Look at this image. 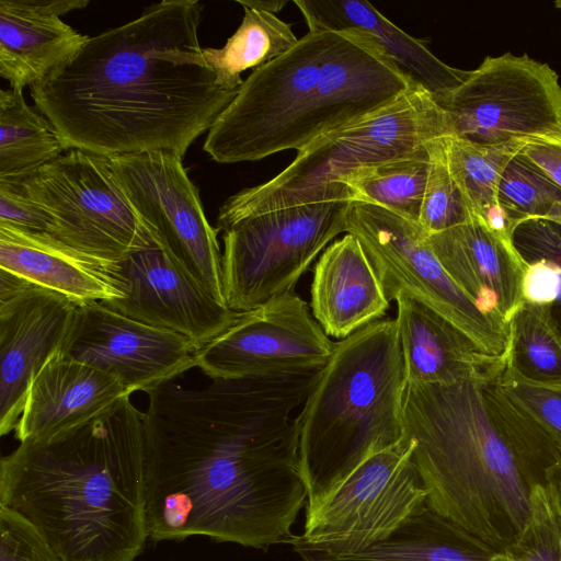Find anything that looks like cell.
Wrapping results in <instances>:
<instances>
[{
  "mask_svg": "<svg viewBox=\"0 0 561 561\" xmlns=\"http://www.w3.org/2000/svg\"><path fill=\"white\" fill-rule=\"evenodd\" d=\"M320 371L147 391L148 538L290 545L308 496L297 415Z\"/></svg>",
  "mask_w": 561,
  "mask_h": 561,
  "instance_id": "6da1fadb",
  "label": "cell"
},
{
  "mask_svg": "<svg viewBox=\"0 0 561 561\" xmlns=\"http://www.w3.org/2000/svg\"><path fill=\"white\" fill-rule=\"evenodd\" d=\"M203 4L163 0L90 36L66 65L30 87L66 150L104 157L169 151L183 158L238 91L218 83L198 38Z\"/></svg>",
  "mask_w": 561,
  "mask_h": 561,
  "instance_id": "7a4b0ae2",
  "label": "cell"
},
{
  "mask_svg": "<svg viewBox=\"0 0 561 561\" xmlns=\"http://www.w3.org/2000/svg\"><path fill=\"white\" fill-rule=\"evenodd\" d=\"M504 369L408 383L403 400L427 505L501 550L527 526L533 489L547 486L548 470L561 462L554 442L502 390Z\"/></svg>",
  "mask_w": 561,
  "mask_h": 561,
  "instance_id": "3957f363",
  "label": "cell"
},
{
  "mask_svg": "<svg viewBox=\"0 0 561 561\" xmlns=\"http://www.w3.org/2000/svg\"><path fill=\"white\" fill-rule=\"evenodd\" d=\"M0 505L60 561H134L148 538L144 412L124 398L100 417L0 461Z\"/></svg>",
  "mask_w": 561,
  "mask_h": 561,
  "instance_id": "277c9868",
  "label": "cell"
},
{
  "mask_svg": "<svg viewBox=\"0 0 561 561\" xmlns=\"http://www.w3.org/2000/svg\"><path fill=\"white\" fill-rule=\"evenodd\" d=\"M414 87L367 38L309 31L251 72L208 130L203 149L228 164L298 152Z\"/></svg>",
  "mask_w": 561,
  "mask_h": 561,
  "instance_id": "5b68a950",
  "label": "cell"
},
{
  "mask_svg": "<svg viewBox=\"0 0 561 561\" xmlns=\"http://www.w3.org/2000/svg\"><path fill=\"white\" fill-rule=\"evenodd\" d=\"M405 388L396 319H379L335 343L297 415L306 516L362 462L405 437Z\"/></svg>",
  "mask_w": 561,
  "mask_h": 561,
  "instance_id": "8992f818",
  "label": "cell"
},
{
  "mask_svg": "<svg viewBox=\"0 0 561 561\" xmlns=\"http://www.w3.org/2000/svg\"><path fill=\"white\" fill-rule=\"evenodd\" d=\"M451 136L445 110L414 87L392 103L327 133L270 181L244 188L220 207L218 230L261 213L355 197L342 181L353 171L412 153L430 140Z\"/></svg>",
  "mask_w": 561,
  "mask_h": 561,
  "instance_id": "52a82bcc",
  "label": "cell"
},
{
  "mask_svg": "<svg viewBox=\"0 0 561 561\" xmlns=\"http://www.w3.org/2000/svg\"><path fill=\"white\" fill-rule=\"evenodd\" d=\"M351 201L317 202L249 216L222 229V289L236 312L293 291L346 229Z\"/></svg>",
  "mask_w": 561,
  "mask_h": 561,
  "instance_id": "ba28073f",
  "label": "cell"
},
{
  "mask_svg": "<svg viewBox=\"0 0 561 561\" xmlns=\"http://www.w3.org/2000/svg\"><path fill=\"white\" fill-rule=\"evenodd\" d=\"M21 184L49 218L50 234L80 251L117 262L160 245L125 196L108 157L70 149Z\"/></svg>",
  "mask_w": 561,
  "mask_h": 561,
  "instance_id": "9c48e42d",
  "label": "cell"
},
{
  "mask_svg": "<svg viewBox=\"0 0 561 561\" xmlns=\"http://www.w3.org/2000/svg\"><path fill=\"white\" fill-rule=\"evenodd\" d=\"M345 232L362 243L389 301L405 291L453 323L482 353L506 360L508 324L483 313L456 284L419 224L376 204L352 202Z\"/></svg>",
  "mask_w": 561,
  "mask_h": 561,
  "instance_id": "30bf717a",
  "label": "cell"
},
{
  "mask_svg": "<svg viewBox=\"0 0 561 561\" xmlns=\"http://www.w3.org/2000/svg\"><path fill=\"white\" fill-rule=\"evenodd\" d=\"M110 160L125 196L161 248L198 286L226 305L219 230L208 222L183 158L169 151H149Z\"/></svg>",
  "mask_w": 561,
  "mask_h": 561,
  "instance_id": "8fae6325",
  "label": "cell"
},
{
  "mask_svg": "<svg viewBox=\"0 0 561 561\" xmlns=\"http://www.w3.org/2000/svg\"><path fill=\"white\" fill-rule=\"evenodd\" d=\"M451 136L497 145L561 130L557 72L524 54L483 59L440 105Z\"/></svg>",
  "mask_w": 561,
  "mask_h": 561,
  "instance_id": "7c38bea8",
  "label": "cell"
},
{
  "mask_svg": "<svg viewBox=\"0 0 561 561\" xmlns=\"http://www.w3.org/2000/svg\"><path fill=\"white\" fill-rule=\"evenodd\" d=\"M335 343L293 291L238 312L218 336L196 350L195 367L211 379H251L320 371Z\"/></svg>",
  "mask_w": 561,
  "mask_h": 561,
  "instance_id": "4fadbf2b",
  "label": "cell"
},
{
  "mask_svg": "<svg viewBox=\"0 0 561 561\" xmlns=\"http://www.w3.org/2000/svg\"><path fill=\"white\" fill-rule=\"evenodd\" d=\"M413 447L405 435L362 462L306 516L300 538L327 550L360 548L386 538L425 507L428 493L412 461Z\"/></svg>",
  "mask_w": 561,
  "mask_h": 561,
  "instance_id": "5bb4252c",
  "label": "cell"
},
{
  "mask_svg": "<svg viewBox=\"0 0 561 561\" xmlns=\"http://www.w3.org/2000/svg\"><path fill=\"white\" fill-rule=\"evenodd\" d=\"M78 304L0 270V434L14 431L30 386L64 352Z\"/></svg>",
  "mask_w": 561,
  "mask_h": 561,
  "instance_id": "9a60e30c",
  "label": "cell"
},
{
  "mask_svg": "<svg viewBox=\"0 0 561 561\" xmlns=\"http://www.w3.org/2000/svg\"><path fill=\"white\" fill-rule=\"evenodd\" d=\"M196 350L181 334L90 301L78 306L62 353L117 378L131 394L147 392L195 367Z\"/></svg>",
  "mask_w": 561,
  "mask_h": 561,
  "instance_id": "2e32d148",
  "label": "cell"
},
{
  "mask_svg": "<svg viewBox=\"0 0 561 561\" xmlns=\"http://www.w3.org/2000/svg\"><path fill=\"white\" fill-rule=\"evenodd\" d=\"M115 272L124 297L104 305L130 319L181 334L197 350L238 316L198 286L160 245L115 262Z\"/></svg>",
  "mask_w": 561,
  "mask_h": 561,
  "instance_id": "e0dca14e",
  "label": "cell"
},
{
  "mask_svg": "<svg viewBox=\"0 0 561 561\" xmlns=\"http://www.w3.org/2000/svg\"><path fill=\"white\" fill-rule=\"evenodd\" d=\"M426 242L456 284L492 319L507 323L524 302L527 265L514 244L494 234L476 216L426 236Z\"/></svg>",
  "mask_w": 561,
  "mask_h": 561,
  "instance_id": "ac0fdd59",
  "label": "cell"
},
{
  "mask_svg": "<svg viewBox=\"0 0 561 561\" xmlns=\"http://www.w3.org/2000/svg\"><path fill=\"white\" fill-rule=\"evenodd\" d=\"M130 397L121 381L90 365L56 354L33 379L14 430L24 440H47L105 414Z\"/></svg>",
  "mask_w": 561,
  "mask_h": 561,
  "instance_id": "d6986e66",
  "label": "cell"
},
{
  "mask_svg": "<svg viewBox=\"0 0 561 561\" xmlns=\"http://www.w3.org/2000/svg\"><path fill=\"white\" fill-rule=\"evenodd\" d=\"M89 0H0V76L11 89L37 83L71 60L90 36L62 15Z\"/></svg>",
  "mask_w": 561,
  "mask_h": 561,
  "instance_id": "ffe728a7",
  "label": "cell"
},
{
  "mask_svg": "<svg viewBox=\"0 0 561 561\" xmlns=\"http://www.w3.org/2000/svg\"><path fill=\"white\" fill-rule=\"evenodd\" d=\"M0 270L78 305L124 297L115 262L80 251L48 232L0 222Z\"/></svg>",
  "mask_w": 561,
  "mask_h": 561,
  "instance_id": "44dd1931",
  "label": "cell"
},
{
  "mask_svg": "<svg viewBox=\"0 0 561 561\" xmlns=\"http://www.w3.org/2000/svg\"><path fill=\"white\" fill-rule=\"evenodd\" d=\"M309 31L350 32L367 38L415 85L442 105L470 70L448 66L423 42L393 24L365 0H295Z\"/></svg>",
  "mask_w": 561,
  "mask_h": 561,
  "instance_id": "7402d4cb",
  "label": "cell"
},
{
  "mask_svg": "<svg viewBox=\"0 0 561 561\" xmlns=\"http://www.w3.org/2000/svg\"><path fill=\"white\" fill-rule=\"evenodd\" d=\"M310 295L312 316L329 336L340 340L382 319L390 302L362 243L351 233L321 253Z\"/></svg>",
  "mask_w": 561,
  "mask_h": 561,
  "instance_id": "603a6c76",
  "label": "cell"
},
{
  "mask_svg": "<svg viewBox=\"0 0 561 561\" xmlns=\"http://www.w3.org/2000/svg\"><path fill=\"white\" fill-rule=\"evenodd\" d=\"M397 328L408 383L449 385L506 367L432 308L399 291Z\"/></svg>",
  "mask_w": 561,
  "mask_h": 561,
  "instance_id": "cb8c5ba5",
  "label": "cell"
},
{
  "mask_svg": "<svg viewBox=\"0 0 561 561\" xmlns=\"http://www.w3.org/2000/svg\"><path fill=\"white\" fill-rule=\"evenodd\" d=\"M293 550L304 561H511L501 550L442 516L428 505L386 538L365 547L327 550L296 536Z\"/></svg>",
  "mask_w": 561,
  "mask_h": 561,
  "instance_id": "d4e9b609",
  "label": "cell"
},
{
  "mask_svg": "<svg viewBox=\"0 0 561 561\" xmlns=\"http://www.w3.org/2000/svg\"><path fill=\"white\" fill-rule=\"evenodd\" d=\"M65 150L56 129L27 105L22 90L0 91L1 182L21 183Z\"/></svg>",
  "mask_w": 561,
  "mask_h": 561,
  "instance_id": "484cf974",
  "label": "cell"
},
{
  "mask_svg": "<svg viewBox=\"0 0 561 561\" xmlns=\"http://www.w3.org/2000/svg\"><path fill=\"white\" fill-rule=\"evenodd\" d=\"M242 7V22L224 47L204 48L218 83L230 91L240 89L244 81L241 79L243 71L284 55L298 42L291 25L274 13Z\"/></svg>",
  "mask_w": 561,
  "mask_h": 561,
  "instance_id": "4316f807",
  "label": "cell"
},
{
  "mask_svg": "<svg viewBox=\"0 0 561 561\" xmlns=\"http://www.w3.org/2000/svg\"><path fill=\"white\" fill-rule=\"evenodd\" d=\"M507 324L505 369L529 383L561 387V331L548 307L524 301Z\"/></svg>",
  "mask_w": 561,
  "mask_h": 561,
  "instance_id": "83f0119b",
  "label": "cell"
},
{
  "mask_svg": "<svg viewBox=\"0 0 561 561\" xmlns=\"http://www.w3.org/2000/svg\"><path fill=\"white\" fill-rule=\"evenodd\" d=\"M428 169L424 144L410 154L357 169L342 184L350 187L355 202L376 204L419 224Z\"/></svg>",
  "mask_w": 561,
  "mask_h": 561,
  "instance_id": "f1b7e54d",
  "label": "cell"
},
{
  "mask_svg": "<svg viewBox=\"0 0 561 561\" xmlns=\"http://www.w3.org/2000/svg\"><path fill=\"white\" fill-rule=\"evenodd\" d=\"M444 144L451 176L472 215L481 218L497 204V187L503 170L526 142L522 139L482 145L447 136Z\"/></svg>",
  "mask_w": 561,
  "mask_h": 561,
  "instance_id": "f546056e",
  "label": "cell"
},
{
  "mask_svg": "<svg viewBox=\"0 0 561 561\" xmlns=\"http://www.w3.org/2000/svg\"><path fill=\"white\" fill-rule=\"evenodd\" d=\"M497 203L517 226L537 218L561 224V187L520 151L503 170Z\"/></svg>",
  "mask_w": 561,
  "mask_h": 561,
  "instance_id": "4dcf8cb0",
  "label": "cell"
},
{
  "mask_svg": "<svg viewBox=\"0 0 561 561\" xmlns=\"http://www.w3.org/2000/svg\"><path fill=\"white\" fill-rule=\"evenodd\" d=\"M444 138L426 142L430 169L419 219L426 236L462 225L473 217L449 171Z\"/></svg>",
  "mask_w": 561,
  "mask_h": 561,
  "instance_id": "1f68e13d",
  "label": "cell"
},
{
  "mask_svg": "<svg viewBox=\"0 0 561 561\" xmlns=\"http://www.w3.org/2000/svg\"><path fill=\"white\" fill-rule=\"evenodd\" d=\"M505 551L511 561H561V510L547 486L533 489L530 519Z\"/></svg>",
  "mask_w": 561,
  "mask_h": 561,
  "instance_id": "d6a6232c",
  "label": "cell"
},
{
  "mask_svg": "<svg viewBox=\"0 0 561 561\" xmlns=\"http://www.w3.org/2000/svg\"><path fill=\"white\" fill-rule=\"evenodd\" d=\"M500 385L508 399L527 413L561 451V387L529 383L506 369L500 377Z\"/></svg>",
  "mask_w": 561,
  "mask_h": 561,
  "instance_id": "836d02e7",
  "label": "cell"
},
{
  "mask_svg": "<svg viewBox=\"0 0 561 561\" xmlns=\"http://www.w3.org/2000/svg\"><path fill=\"white\" fill-rule=\"evenodd\" d=\"M513 244L525 264L547 261L560 276V290L549 312L561 331V224L548 219H528L513 232Z\"/></svg>",
  "mask_w": 561,
  "mask_h": 561,
  "instance_id": "e575fe53",
  "label": "cell"
},
{
  "mask_svg": "<svg viewBox=\"0 0 561 561\" xmlns=\"http://www.w3.org/2000/svg\"><path fill=\"white\" fill-rule=\"evenodd\" d=\"M0 561H60L26 518L0 505Z\"/></svg>",
  "mask_w": 561,
  "mask_h": 561,
  "instance_id": "d590c367",
  "label": "cell"
},
{
  "mask_svg": "<svg viewBox=\"0 0 561 561\" xmlns=\"http://www.w3.org/2000/svg\"><path fill=\"white\" fill-rule=\"evenodd\" d=\"M0 222L50 233L49 218L27 196L21 183L0 181Z\"/></svg>",
  "mask_w": 561,
  "mask_h": 561,
  "instance_id": "8d00e7d4",
  "label": "cell"
},
{
  "mask_svg": "<svg viewBox=\"0 0 561 561\" xmlns=\"http://www.w3.org/2000/svg\"><path fill=\"white\" fill-rule=\"evenodd\" d=\"M522 293L526 302L551 307L560 290L558 268L547 261L526 264Z\"/></svg>",
  "mask_w": 561,
  "mask_h": 561,
  "instance_id": "74e56055",
  "label": "cell"
},
{
  "mask_svg": "<svg viewBox=\"0 0 561 561\" xmlns=\"http://www.w3.org/2000/svg\"><path fill=\"white\" fill-rule=\"evenodd\" d=\"M523 140L520 152L561 187V130Z\"/></svg>",
  "mask_w": 561,
  "mask_h": 561,
  "instance_id": "f35d334b",
  "label": "cell"
},
{
  "mask_svg": "<svg viewBox=\"0 0 561 561\" xmlns=\"http://www.w3.org/2000/svg\"><path fill=\"white\" fill-rule=\"evenodd\" d=\"M546 481L553 501L561 510V462L548 470Z\"/></svg>",
  "mask_w": 561,
  "mask_h": 561,
  "instance_id": "ab89813d",
  "label": "cell"
},
{
  "mask_svg": "<svg viewBox=\"0 0 561 561\" xmlns=\"http://www.w3.org/2000/svg\"><path fill=\"white\" fill-rule=\"evenodd\" d=\"M239 4L241 5H245V7H249V8H252V9H256V10H261V11H265V12H271V13H276L278 11H280L285 4L287 3V1H262V0H248V1H244V0H238L237 1Z\"/></svg>",
  "mask_w": 561,
  "mask_h": 561,
  "instance_id": "60d3db41",
  "label": "cell"
},
{
  "mask_svg": "<svg viewBox=\"0 0 561 561\" xmlns=\"http://www.w3.org/2000/svg\"><path fill=\"white\" fill-rule=\"evenodd\" d=\"M556 7L561 10V0H558L556 3Z\"/></svg>",
  "mask_w": 561,
  "mask_h": 561,
  "instance_id": "b9f144b4",
  "label": "cell"
}]
</instances>
